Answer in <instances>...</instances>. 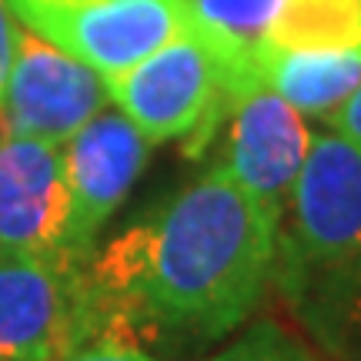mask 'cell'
<instances>
[{
    "label": "cell",
    "instance_id": "obj_11",
    "mask_svg": "<svg viewBox=\"0 0 361 361\" xmlns=\"http://www.w3.org/2000/svg\"><path fill=\"white\" fill-rule=\"evenodd\" d=\"M188 11L191 27L224 57V64L261 80L255 54L268 37L281 0H188Z\"/></svg>",
    "mask_w": 361,
    "mask_h": 361
},
{
    "label": "cell",
    "instance_id": "obj_15",
    "mask_svg": "<svg viewBox=\"0 0 361 361\" xmlns=\"http://www.w3.org/2000/svg\"><path fill=\"white\" fill-rule=\"evenodd\" d=\"M328 124H331V130H335V134H341L345 141L355 144V147L361 151V87L351 94L348 101L341 104V111H338Z\"/></svg>",
    "mask_w": 361,
    "mask_h": 361
},
{
    "label": "cell",
    "instance_id": "obj_2",
    "mask_svg": "<svg viewBox=\"0 0 361 361\" xmlns=\"http://www.w3.org/2000/svg\"><path fill=\"white\" fill-rule=\"evenodd\" d=\"M274 281L324 345H361V151L311 137L281 224Z\"/></svg>",
    "mask_w": 361,
    "mask_h": 361
},
{
    "label": "cell",
    "instance_id": "obj_12",
    "mask_svg": "<svg viewBox=\"0 0 361 361\" xmlns=\"http://www.w3.org/2000/svg\"><path fill=\"white\" fill-rule=\"evenodd\" d=\"M268 44L288 51H341L361 44V0H281Z\"/></svg>",
    "mask_w": 361,
    "mask_h": 361
},
{
    "label": "cell",
    "instance_id": "obj_7",
    "mask_svg": "<svg viewBox=\"0 0 361 361\" xmlns=\"http://www.w3.org/2000/svg\"><path fill=\"white\" fill-rule=\"evenodd\" d=\"M80 271L54 258L0 255V361H54L84 341Z\"/></svg>",
    "mask_w": 361,
    "mask_h": 361
},
{
    "label": "cell",
    "instance_id": "obj_4",
    "mask_svg": "<svg viewBox=\"0 0 361 361\" xmlns=\"http://www.w3.org/2000/svg\"><path fill=\"white\" fill-rule=\"evenodd\" d=\"M20 27L90 64L104 80L191 27L188 0H4Z\"/></svg>",
    "mask_w": 361,
    "mask_h": 361
},
{
    "label": "cell",
    "instance_id": "obj_6",
    "mask_svg": "<svg viewBox=\"0 0 361 361\" xmlns=\"http://www.w3.org/2000/svg\"><path fill=\"white\" fill-rule=\"evenodd\" d=\"M151 141L121 111H101L64 144L67 211L64 261L84 268L97 251V234L141 178Z\"/></svg>",
    "mask_w": 361,
    "mask_h": 361
},
{
    "label": "cell",
    "instance_id": "obj_1",
    "mask_svg": "<svg viewBox=\"0 0 361 361\" xmlns=\"http://www.w3.org/2000/svg\"><path fill=\"white\" fill-rule=\"evenodd\" d=\"M278 224L224 164L207 168L84 264V341L104 338L151 351L228 338L274 281Z\"/></svg>",
    "mask_w": 361,
    "mask_h": 361
},
{
    "label": "cell",
    "instance_id": "obj_14",
    "mask_svg": "<svg viewBox=\"0 0 361 361\" xmlns=\"http://www.w3.org/2000/svg\"><path fill=\"white\" fill-rule=\"evenodd\" d=\"M54 361H157L151 351L137 348V345H124V341H80Z\"/></svg>",
    "mask_w": 361,
    "mask_h": 361
},
{
    "label": "cell",
    "instance_id": "obj_9",
    "mask_svg": "<svg viewBox=\"0 0 361 361\" xmlns=\"http://www.w3.org/2000/svg\"><path fill=\"white\" fill-rule=\"evenodd\" d=\"M64 147L0 130V255L64 261Z\"/></svg>",
    "mask_w": 361,
    "mask_h": 361
},
{
    "label": "cell",
    "instance_id": "obj_10",
    "mask_svg": "<svg viewBox=\"0 0 361 361\" xmlns=\"http://www.w3.org/2000/svg\"><path fill=\"white\" fill-rule=\"evenodd\" d=\"M258 74L301 117H331L361 87V44L341 51H288L261 40Z\"/></svg>",
    "mask_w": 361,
    "mask_h": 361
},
{
    "label": "cell",
    "instance_id": "obj_5",
    "mask_svg": "<svg viewBox=\"0 0 361 361\" xmlns=\"http://www.w3.org/2000/svg\"><path fill=\"white\" fill-rule=\"evenodd\" d=\"M107 104V80L74 54L13 30V61L0 90V130L64 147Z\"/></svg>",
    "mask_w": 361,
    "mask_h": 361
},
{
    "label": "cell",
    "instance_id": "obj_3",
    "mask_svg": "<svg viewBox=\"0 0 361 361\" xmlns=\"http://www.w3.org/2000/svg\"><path fill=\"white\" fill-rule=\"evenodd\" d=\"M258 84L224 64L188 27L134 67L107 78V97L151 144L184 141L188 154H201L234 104Z\"/></svg>",
    "mask_w": 361,
    "mask_h": 361
},
{
    "label": "cell",
    "instance_id": "obj_8",
    "mask_svg": "<svg viewBox=\"0 0 361 361\" xmlns=\"http://www.w3.org/2000/svg\"><path fill=\"white\" fill-rule=\"evenodd\" d=\"M311 134L305 117L281 101L268 84L251 87L228 114V141L218 164L251 197L281 221L295 180L308 161Z\"/></svg>",
    "mask_w": 361,
    "mask_h": 361
},
{
    "label": "cell",
    "instance_id": "obj_13",
    "mask_svg": "<svg viewBox=\"0 0 361 361\" xmlns=\"http://www.w3.org/2000/svg\"><path fill=\"white\" fill-rule=\"evenodd\" d=\"M201 361H322L314 351L274 318H258L245 331L224 345L221 351Z\"/></svg>",
    "mask_w": 361,
    "mask_h": 361
},
{
    "label": "cell",
    "instance_id": "obj_16",
    "mask_svg": "<svg viewBox=\"0 0 361 361\" xmlns=\"http://www.w3.org/2000/svg\"><path fill=\"white\" fill-rule=\"evenodd\" d=\"M13 30H17V27L11 24V11H7V4L0 0V90H4V84H7V74H11Z\"/></svg>",
    "mask_w": 361,
    "mask_h": 361
}]
</instances>
